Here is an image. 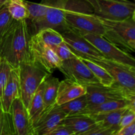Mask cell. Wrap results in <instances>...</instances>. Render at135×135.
I'll return each instance as SVG.
<instances>
[{
	"label": "cell",
	"mask_w": 135,
	"mask_h": 135,
	"mask_svg": "<svg viewBox=\"0 0 135 135\" xmlns=\"http://www.w3.org/2000/svg\"><path fill=\"white\" fill-rule=\"evenodd\" d=\"M69 0H42L40 3L25 1V3L29 12L26 20L30 34L38 33L44 28H52L59 32L67 30L65 14Z\"/></svg>",
	"instance_id": "6da1fadb"
},
{
	"label": "cell",
	"mask_w": 135,
	"mask_h": 135,
	"mask_svg": "<svg viewBox=\"0 0 135 135\" xmlns=\"http://www.w3.org/2000/svg\"><path fill=\"white\" fill-rule=\"evenodd\" d=\"M30 37L26 20H15L0 40V57L5 59L12 68L18 69L22 62L30 59L28 46Z\"/></svg>",
	"instance_id": "7a4b0ae2"
},
{
	"label": "cell",
	"mask_w": 135,
	"mask_h": 135,
	"mask_svg": "<svg viewBox=\"0 0 135 135\" xmlns=\"http://www.w3.org/2000/svg\"><path fill=\"white\" fill-rule=\"evenodd\" d=\"M67 30L83 34L103 35L104 28L86 0H69L65 14Z\"/></svg>",
	"instance_id": "3957f363"
},
{
	"label": "cell",
	"mask_w": 135,
	"mask_h": 135,
	"mask_svg": "<svg viewBox=\"0 0 135 135\" xmlns=\"http://www.w3.org/2000/svg\"><path fill=\"white\" fill-rule=\"evenodd\" d=\"M98 18L104 28L103 37L126 52H134L135 17L119 21Z\"/></svg>",
	"instance_id": "277c9868"
},
{
	"label": "cell",
	"mask_w": 135,
	"mask_h": 135,
	"mask_svg": "<svg viewBox=\"0 0 135 135\" xmlns=\"http://www.w3.org/2000/svg\"><path fill=\"white\" fill-rule=\"evenodd\" d=\"M18 69L21 100L27 109L30 100L36 90L45 79L51 74L30 59L22 62Z\"/></svg>",
	"instance_id": "5b68a950"
},
{
	"label": "cell",
	"mask_w": 135,
	"mask_h": 135,
	"mask_svg": "<svg viewBox=\"0 0 135 135\" xmlns=\"http://www.w3.org/2000/svg\"><path fill=\"white\" fill-rule=\"evenodd\" d=\"M94 14L109 20H123L135 17V4L128 0H86Z\"/></svg>",
	"instance_id": "8992f818"
},
{
	"label": "cell",
	"mask_w": 135,
	"mask_h": 135,
	"mask_svg": "<svg viewBox=\"0 0 135 135\" xmlns=\"http://www.w3.org/2000/svg\"><path fill=\"white\" fill-rule=\"evenodd\" d=\"M88 105H95L105 102L118 100H133L135 92L129 90L120 84L114 83L110 86H104L100 83L85 86Z\"/></svg>",
	"instance_id": "52a82bcc"
},
{
	"label": "cell",
	"mask_w": 135,
	"mask_h": 135,
	"mask_svg": "<svg viewBox=\"0 0 135 135\" xmlns=\"http://www.w3.org/2000/svg\"><path fill=\"white\" fill-rule=\"evenodd\" d=\"M28 54L30 59L51 74L58 69L61 61L58 58L50 46L41 40L38 34L31 36L29 41Z\"/></svg>",
	"instance_id": "ba28073f"
},
{
	"label": "cell",
	"mask_w": 135,
	"mask_h": 135,
	"mask_svg": "<svg viewBox=\"0 0 135 135\" xmlns=\"http://www.w3.org/2000/svg\"><path fill=\"white\" fill-rule=\"evenodd\" d=\"M105 69L112 76L114 83L135 92V67L109 60L106 58L89 59Z\"/></svg>",
	"instance_id": "9c48e42d"
},
{
	"label": "cell",
	"mask_w": 135,
	"mask_h": 135,
	"mask_svg": "<svg viewBox=\"0 0 135 135\" xmlns=\"http://www.w3.org/2000/svg\"><path fill=\"white\" fill-rule=\"evenodd\" d=\"M80 35L98 49L104 58L135 67L134 57L129 53L120 49L102 36L93 34H83Z\"/></svg>",
	"instance_id": "30bf717a"
},
{
	"label": "cell",
	"mask_w": 135,
	"mask_h": 135,
	"mask_svg": "<svg viewBox=\"0 0 135 135\" xmlns=\"http://www.w3.org/2000/svg\"><path fill=\"white\" fill-rule=\"evenodd\" d=\"M58 69L65 76L66 79L82 85L100 83L85 63L78 57L61 61Z\"/></svg>",
	"instance_id": "8fae6325"
},
{
	"label": "cell",
	"mask_w": 135,
	"mask_h": 135,
	"mask_svg": "<svg viewBox=\"0 0 135 135\" xmlns=\"http://www.w3.org/2000/svg\"><path fill=\"white\" fill-rule=\"evenodd\" d=\"M61 34L67 46L78 57L89 59L104 57L99 50L80 34L71 30H66Z\"/></svg>",
	"instance_id": "7c38bea8"
},
{
	"label": "cell",
	"mask_w": 135,
	"mask_h": 135,
	"mask_svg": "<svg viewBox=\"0 0 135 135\" xmlns=\"http://www.w3.org/2000/svg\"><path fill=\"white\" fill-rule=\"evenodd\" d=\"M67 116L66 113L59 109L56 105L40 117L32 127V135H48Z\"/></svg>",
	"instance_id": "4fadbf2b"
},
{
	"label": "cell",
	"mask_w": 135,
	"mask_h": 135,
	"mask_svg": "<svg viewBox=\"0 0 135 135\" xmlns=\"http://www.w3.org/2000/svg\"><path fill=\"white\" fill-rule=\"evenodd\" d=\"M9 113L13 120L15 134L32 135V126L29 121L26 108L20 98L12 102Z\"/></svg>",
	"instance_id": "5bb4252c"
},
{
	"label": "cell",
	"mask_w": 135,
	"mask_h": 135,
	"mask_svg": "<svg viewBox=\"0 0 135 135\" xmlns=\"http://www.w3.org/2000/svg\"><path fill=\"white\" fill-rule=\"evenodd\" d=\"M18 98H21L18 69L13 68L0 99L1 108L3 112H9L12 102Z\"/></svg>",
	"instance_id": "9a60e30c"
},
{
	"label": "cell",
	"mask_w": 135,
	"mask_h": 135,
	"mask_svg": "<svg viewBox=\"0 0 135 135\" xmlns=\"http://www.w3.org/2000/svg\"><path fill=\"white\" fill-rule=\"evenodd\" d=\"M86 86L75 81L66 79L59 81L56 105H60L73 99L86 94Z\"/></svg>",
	"instance_id": "2e32d148"
},
{
	"label": "cell",
	"mask_w": 135,
	"mask_h": 135,
	"mask_svg": "<svg viewBox=\"0 0 135 135\" xmlns=\"http://www.w3.org/2000/svg\"><path fill=\"white\" fill-rule=\"evenodd\" d=\"M123 108H131L135 109V98L133 100H112L95 105H88L84 109L75 115H92L116 110Z\"/></svg>",
	"instance_id": "e0dca14e"
},
{
	"label": "cell",
	"mask_w": 135,
	"mask_h": 135,
	"mask_svg": "<svg viewBox=\"0 0 135 135\" xmlns=\"http://www.w3.org/2000/svg\"><path fill=\"white\" fill-rule=\"evenodd\" d=\"M61 123L68 127L74 135H83L96 123L93 118L86 115H73L67 116Z\"/></svg>",
	"instance_id": "ac0fdd59"
},
{
	"label": "cell",
	"mask_w": 135,
	"mask_h": 135,
	"mask_svg": "<svg viewBox=\"0 0 135 135\" xmlns=\"http://www.w3.org/2000/svg\"><path fill=\"white\" fill-rule=\"evenodd\" d=\"M128 108H123L116 110L98 113L90 116H91L96 123L112 129L114 133V135H115L117 132L119 130V123L121 117Z\"/></svg>",
	"instance_id": "d6986e66"
},
{
	"label": "cell",
	"mask_w": 135,
	"mask_h": 135,
	"mask_svg": "<svg viewBox=\"0 0 135 135\" xmlns=\"http://www.w3.org/2000/svg\"><path fill=\"white\" fill-rule=\"evenodd\" d=\"M44 88V81L40 85L35 93L34 94L26 109L29 121L32 126V130L34 124L38 121L41 115L43 114L44 109L43 100Z\"/></svg>",
	"instance_id": "ffe728a7"
},
{
	"label": "cell",
	"mask_w": 135,
	"mask_h": 135,
	"mask_svg": "<svg viewBox=\"0 0 135 135\" xmlns=\"http://www.w3.org/2000/svg\"><path fill=\"white\" fill-rule=\"evenodd\" d=\"M59 84V79L56 77H54L51 75L45 79L43 93L44 108L43 114L51 110L54 106L56 105V98L57 95Z\"/></svg>",
	"instance_id": "44dd1931"
},
{
	"label": "cell",
	"mask_w": 135,
	"mask_h": 135,
	"mask_svg": "<svg viewBox=\"0 0 135 135\" xmlns=\"http://www.w3.org/2000/svg\"><path fill=\"white\" fill-rule=\"evenodd\" d=\"M79 58H80L85 63L86 65L88 67L91 72L99 80L100 84L104 86H110L114 83V80L112 76L108 73L105 69L90 59L83 57Z\"/></svg>",
	"instance_id": "7402d4cb"
},
{
	"label": "cell",
	"mask_w": 135,
	"mask_h": 135,
	"mask_svg": "<svg viewBox=\"0 0 135 135\" xmlns=\"http://www.w3.org/2000/svg\"><path fill=\"white\" fill-rule=\"evenodd\" d=\"M6 7L11 17L16 21L28 18L29 12L25 3V0H9Z\"/></svg>",
	"instance_id": "603a6c76"
},
{
	"label": "cell",
	"mask_w": 135,
	"mask_h": 135,
	"mask_svg": "<svg viewBox=\"0 0 135 135\" xmlns=\"http://www.w3.org/2000/svg\"><path fill=\"white\" fill-rule=\"evenodd\" d=\"M88 105L86 95H83L81 96L73 99L71 101L66 102L62 105H57L59 109L63 111L66 113L67 116L75 115L84 109Z\"/></svg>",
	"instance_id": "cb8c5ba5"
},
{
	"label": "cell",
	"mask_w": 135,
	"mask_h": 135,
	"mask_svg": "<svg viewBox=\"0 0 135 135\" xmlns=\"http://www.w3.org/2000/svg\"><path fill=\"white\" fill-rule=\"evenodd\" d=\"M36 34L45 44L50 47L57 46L64 42L61 34L52 28H44Z\"/></svg>",
	"instance_id": "d4e9b609"
},
{
	"label": "cell",
	"mask_w": 135,
	"mask_h": 135,
	"mask_svg": "<svg viewBox=\"0 0 135 135\" xmlns=\"http://www.w3.org/2000/svg\"><path fill=\"white\" fill-rule=\"evenodd\" d=\"M15 19L9 13L6 5L0 9V40L10 28Z\"/></svg>",
	"instance_id": "484cf974"
},
{
	"label": "cell",
	"mask_w": 135,
	"mask_h": 135,
	"mask_svg": "<svg viewBox=\"0 0 135 135\" xmlns=\"http://www.w3.org/2000/svg\"><path fill=\"white\" fill-rule=\"evenodd\" d=\"M12 69L11 66L5 59L0 57V99Z\"/></svg>",
	"instance_id": "4316f807"
},
{
	"label": "cell",
	"mask_w": 135,
	"mask_h": 135,
	"mask_svg": "<svg viewBox=\"0 0 135 135\" xmlns=\"http://www.w3.org/2000/svg\"><path fill=\"white\" fill-rule=\"evenodd\" d=\"M51 48L61 61L76 57V55L71 51L69 47L67 46L65 42L57 46H51Z\"/></svg>",
	"instance_id": "83f0119b"
},
{
	"label": "cell",
	"mask_w": 135,
	"mask_h": 135,
	"mask_svg": "<svg viewBox=\"0 0 135 135\" xmlns=\"http://www.w3.org/2000/svg\"><path fill=\"white\" fill-rule=\"evenodd\" d=\"M83 135H114V133L112 129L96 123Z\"/></svg>",
	"instance_id": "f1b7e54d"
},
{
	"label": "cell",
	"mask_w": 135,
	"mask_h": 135,
	"mask_svg": "<svg viewBox=\"0 0 135 135\" xmlns=\"http://www.w3.org/2000/svg\"><path fill=\"white\" fill-rule=\"evenodd\" d=\"M135 121V109L129 108L121 117L119 123V129L130 125Z\"/></svg>",
	"instance_id": "f546056e"
},
{
	"label": "cell",
	"mask_w": 135,
	"mask_h": 135,
	"mask_svg": "<svg viewBox=\"0 0 135 135\" xmlns=\"http://www.w3.org/2000/svg\"><path fill=\"white\" fill-rule=\"evenodd\" d=\"M48 135H74V133L68 127L60 123L49 133Z\"/></svg>",
	"instance_id": "4dcf8cb0"
},
{
	"label": "cell",
	"mask_w": 135,
	"mask_h": 135,
	"mask_svg": "<svg viewBox=\"0 0 135 135\" xmlns=\"http://www.w3.org/2000/svg\"><path fill=\"white\" fill-rule=\"evenodd\" d=\"M135 134V121L130 125L120 129L115 135H134Z\"/></svg>",
	"instance_id": "1f68e13d"
},
{
	"label": "cell",
	"mask_w": 135,
	"mask_h": 135,
	"mask_svg": "<svg viewBox=\"0 0 135 135\" xmlns=\"http://www.w3.org/2000/svg\"><path fill=\"white\" fill-rule=\"evenodd\" d=\"M3 117V111L2 110V108L0 106V134H1V127H2Z\"/></svg>",
	"instance_id": "d6a6232c"
},
{
	"label": "cell",
	"mask_w": 135,
	"mask_h": 135,
	"mask_svg": "<svg viewBox=\"0 0 135 135\" xmlns=\"http://www.w3.org/2000/svg\"><path fill=\"white\" fill-rule=\"evenodd\" d=\"M9 0H0V9L4 7L5 5H7V3H8Z\"/></svg>",
	"instance_id": "836d02e7"
},
{
	"label": "cell",
	"mask_w": 135,
	"mask_h": 135,
	"mask_svg": "<svg viewBox=\"0 0 135 135\" xmlns=\"http://www.w3.org/2000/svg\"><path fill=\"white\" fill-rule=\"evenodd\" d=\"M0 106L1 107V100H0Z\"/></svg>",
	"instance_id": "e575fe53"
}]
</instances>
